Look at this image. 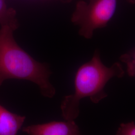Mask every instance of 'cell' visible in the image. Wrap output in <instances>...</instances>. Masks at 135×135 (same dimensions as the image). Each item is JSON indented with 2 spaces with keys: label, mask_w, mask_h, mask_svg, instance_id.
Listing matches in <instances>:
<instances>
[{
  "label": "cell",
  "mask_w": 135,
  "mask_h": 135,
  "mask_svg": "<svg viewBox=\"0 0 135 135\" xmlns=\"http://www.w3.org/2000/svg\"><path fill=\"white\" fill-rule=\"evenodd\" d=\"M116 135H135V123L131 122L121 124Z\"/></svg>",
  "instance_id": "obj_8"
},
{
  "label": "cell",
  "mask_w": 135,
  "mask_h": 135,
  "mask_svg": "<svg viewBox=\"0 0 135 135\" xmlns=\"http://www.w3.org/2000/svg\"><path fill=\"white\" fill-rule=\"evenodd\" d=\"M125 72L120 63L107 67L102 62L100 52H95L92 59L78 69L75 78V92L65 97L61 105L63 118L75 120L79 115V105L82 99L89 97L97 104L107 97L104 88L114 77L122 78Z\"/></svg>",
  "instance_id": "obj_2"
},
{
  "label": "cell",
  "mask_w": 135,
  "mask_h": 135,
  "mask_svg": "<svg viewBox=\"0 0 135 135\" xmlns=\"http://www.w3.org/2000/svg\"><path fill=\"white\" fill-rule=\"evenodd\" d=\"M8 26L0 30V86L8 79L25 80L39 86L43 96L52 98L56 89L49 81L52 73L48 65L40 63L21 48Z\"/></svg>",
  "instance_id": "obj_1"
},
{
  "label": "cell",
  "mask_w": 135,
  "mask_h": 135,
  "mask_svg": "<svg viewBox=\"0 0 135 135\" xmlns=\"http://www.w3.org/2000/svg\"><path fill=\"white\" fill-rule=\"evenodd\" d=\"M0 24L1 26H8L14 31L19 27L16 11L8 8L5 0H0Z\"/></svg>",
  "instance_id": "obj_6"
},
{
  "label": "cell",
  "mask_w": 135,
  "mask_h": 135,
  "mask_svg": "<svg viewBox=\"0 0 135 135\" xmlns=\"http://www.w3.org/2000/svg\"><path fill=\"white\" fill-rule=\"evenodd\" d=\"M61 1H62V2L64 3H69L71 2V1H72L73 0H60Z\"/></svg>",
  "instance_id": "obj_9"
},
{
  "label": "cell",
  "mask_w": 135,
  "mask_h": 135,
  "mask_svg": "<svg viewBox=\"0 0 135 135\" xmlns=\"http://www.w3.org/2000/svg\"><path fill=\"white\" fill-rule=\"evenodd\" d=\"M120 60L127 66V72L129 76L135 78V48L123 54Z\"/></svg>",
  "instance_id": "obj_7"
},
{
  "label": "cell",
  "mask_w": 135,
  "mask_h": 135,
  "mask_svg": "<svg viewBox=\"0 0 135 135\" xmlns=\"http://www.w3.org/2000/svg\"><path fill=\"white\" fill-rule=\"evenodd\" d=\"M22 131L28 135H81L74 120L53 121L24 127Z\"/></svg>",
  "instance_id": "obj_4"
},
{
  "label": "cell",
  "mask_w": 135,
  "mask_h": 135,
  "mask_svg": "<svg viewBox=\"0 0 135 135\" xmlns=\"http://www.w3.org/2000/svg\"><path fill=\"white\" fill-rule=\"evenodd\" d=\"M117 0L79 1L76 4L71 21L79 26V34L91 39L94 32L107 26L115 13Z\"/></svg>",
  "instance_id": "obj_3"
},
{
  "label": "cell",
  "mask_w": 135,
  "mask_h": 135,
  "mask_svg": "<svg viewBox=\"0 0 135 135\" xmlns=\"http://www.w3.org/2000/svg\"><path fill=\"white\" fill-rule=\"evenodd\" d=\"M128 2L131 4H135V0H127Z\"/></svg>",
  "instance_id": "obj_10"
},
{
  "label": "cell",
  "mask_w": 135,
  "mask_h": 135,
  "mask_svg": "<svg viewBox=\"0 0 135 135\" xmlns=\"http://www.w3.org/2000/svg\"><path fill=\"white\" fill-rule=\"evenodd\" d=\"M26 117L13 113L0 105V135H18Z\"/></svg>",
  "instance_id": "obj_5"
}]
</instances>
